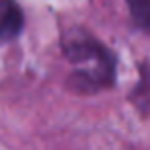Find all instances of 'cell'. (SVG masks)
<instances>
[{"label": "cell", "instance_id": "obj_1", "mask_svg": "<svg viewBox=\"0 0 150 150\" xmlns=\"http://www.w3.org/2000/svg\"><path fill=\"white\" fill-rule=\"evenodd\" d=\"M62 52L76 66L66 78V86L74 95H95L115 84L117 56L84 29L64 33Z\"/></svg>", "mask_w": 150, "mask_h": 150}, {"label": "cell", "instance_id": "obj_2", "mask_svg": "<svg viewBox=\"0 0 150 150\" xmlns=\"http://www.w3.org/2000/svg\"><path fill=\"white\" fill-rule=\"evenodd\" d=\"M25 27L23 8L17 2H0V43H11Z\"/></svg>", "mask_w": 150, "mask_h": 150}, {"label": "cell", "instance_id": "obj_3", "mask_svg": "<svg viewBox=\"0 0 150 150\" xmlns=\"http://www.w3.org/2000/svg\"><path fill=\"white\" fill-rule=\"evenodd\" d=\"M129 103L142 115H150V62L140 64V80L129 93Z\"/></svg>", "mask_w": 150, "mask_h": 150}, {"label": "cell", "instance_id": "obj_4", "mask_svg": "<svg viewBox=\"0 0 150 150\" xmlns=\"http://www.w3.org/2000/svg\"><path fill=\"white\" fill-rule=\"evenodd\" d=\"M127 8H129L132 23L138 29L150 33V0H129Z\"/></svg>", "mask_w": 150, "mask_h": 150}]
</instances>
